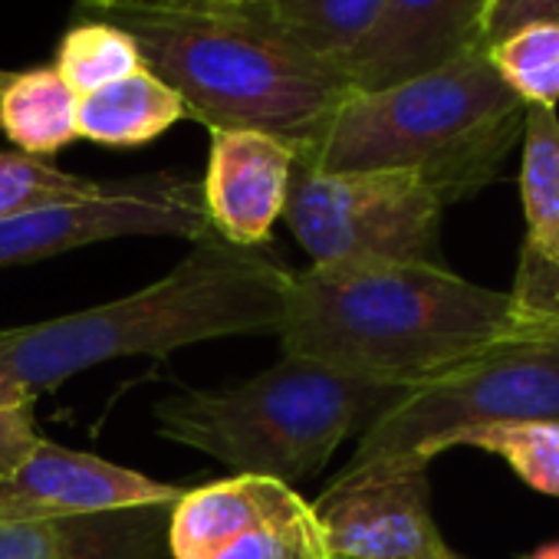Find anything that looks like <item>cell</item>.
Returning <instances> with one entry per match:
<instances>
[{"label":"cell","instance_id":"obj_1","mask_svg":"<svg viewBox=\"0 0 559 559\" xmlns=\"http://www.w3.org/2000/svg\"><path fill=\"white\" fill-rule=\"evenodd\" d=\"M552 320L448 266H310L290 280L276 336L284 356L415 389Z\"/></svg>","mask_w":559,"mask_h":559},{"label":"cell","instance_id":"obj_2","mask_svg":"<svg viewBox=\"0 0 559 559\" xmlns=\"http://www.w3.org/2000/svg\"><path fill=\"white\" fill-rule=\"evenodd\" d=\"M294 270L221 237L152 287L57 320L0 330V379L37 402L40 392L122 356H168L224 336L280 333Z\"/></svg>","mask_w":559,"mask_h":559},{"label":"cell","instance_id":"obj_3","mask_svg":"<svg viewBox=\"0 0 559 559\" xmlns=\"http://www.w3.org/2000/svg\"><path fill=\"white\" fill-rule=\"evenodd\" d=\"M132 34L145 67L207 129H257L304 148L356 93L349 76L276 31L257 8H178L132 0L76 8Z\"/></svg>","mask_w":559,"mask_h":559},{"label":"cell","instance_id":"obj_4","mask_svg":"<svg viewBox=\"0 0 559 559\" xmlns=\"http://www.w3.org/2000/svg\"><path fill=\"white\" fill-rule=\"evenodd\" d=\"M526 106L484 47L382 90L349 93L297 162L320 171H415L441 204L487 188L523 139Z\"/></svg>","mask_w":559,"mask_h":559},{"label":"cell","instance_id":"obj_5","mask_svg":"<svg viewBox=\"0 0 559 559\" xmlns=\"http://www.w3.org/2000/svg\"><path fill=\"white\" fill-rule=\"evenodd\" d=\"M408 389L284 356L253 379L181 392L155 405L158 435L188 444L234 474L307 480L333 451L362 435Z\"/></svg>","mask_w":559,"mask_h":559},{"label":"cell","instance_id":"obj_6","mask_svg":"<svg viewBox=\"0 0 559 559\" xmlns=\"http://www.w3.org/2000/svg\"><path fill=\"white\" fill-rule=\"evenodd\" d=\"M497 421H559V320L408 389L362 431L346 467L431 464L464 431Z\"/></svg>","mask_w":559,"mask_h":559},{"label":"cell","instance_id":"obj_7","mask_svg":"<svg viewBox=\"0 0 559 559\" xmlns=\"http://www.w3.org/2000/svg\"><path fill=\"white\" fill-rule=\"evenodd\" d=\"M444 204L415 171L294 168L284 221L313 266L441 263Z\"/></svg>","mask_w":559,"mask_h":559},{"label":"cell","instance_id":"obj_8","mask_svg":"<svg viewBox=\"0 0 559 559\" xmlns=\"http://www.w3.org/2000/svg\"><path fill=\"white\" fill-rule=\"evenodd\" d=\"M214 237L201 185L168 171L99 181L90 198L0 221V266H21L116 237Z\"/></svg>","mask_w":559,"mask_h":559},{"label":"cell","instance_id":"obj_9","mask_svg":"<svg viewBox=\"0 0 559 559\" xmlns=\"http://www.w3.org/2000/svg\"><path fill=\"white\" fill-rule=\"evenodd\" d=\"M313 510L336 559H435L444 543L428 507V464L343 467Z\"/></svg>","mask_w":559,"mask_h":559},{"label":"cell","instance_id":"obj_10","mask_svg":"<svg viewBox=\"0 0 559 559\" xmlns=\"http://www.w3.org/2000/svg\"><path fill=\"white\" fill-rule=\"evenodd\" d=\"M181 493L148 474L40 438L14 471L0 474V523L145 513L175 507Z\"/></svg>","mask_w":559,"mask_h":559},{"label":"cell","instance_id":"obj_11","mask_svg":"<svg viewBox=\"0 0 559 559\" xmlns=\"http://www.w3.org/2000/svg\"><path fill=\"white\" fill-rule=\"evenodd\" d=\"M207 168L201 201L214 237L234 247H260L284 217L297 148L257 129H207Z\"/></svg>","mask_w":559,"mask_h":559},{"label":"cell","instance_id":"obj_12","mask_svg":"<svg viewBox=\"0 0 559 559\" xmlns=\"http://www.w3.org/2000/svg\"><path fill=\"white\" fill-rule=\"evenodd\" d=\"M490 0H385V8L346 60L353 90H382L428 73L480 44Z\"/></svg>","mask_w":559,"mask_h":559},{"label":"cell","instance_id":"obj_13","mask_svg":"<svg viewBox=\"0 0 559 559\" xmlns=\"http://www.w3.org/2000/svg\"><path fill=\"white\" fill-rule=\"evenodd\" d=\"M520 194L526 243L513 297L543 317H559V119L556 109L526 106Z\"/></svg>","mask_w":559,"mask_h":559},{"label":"cell","instance_id":"obj_14","mask_svg":"<svg viewBox=\"0 0 559 559\" xmlns=\"http://www.w3.org/2000/svg\"><path fill=\"white\" fill-rule=\"evenodd\" d=\"M300 493L273 477L234 474L227 480L185 490L171 507L168 546L175 559H207L234 536L290 510Z\"/></svg>","mask_w":559,"mask_h":559},{"label":"cell","instance_id":"obj_15","mask_svg":"<svg viewBox=\"0 0 559 559\" xmlns=\"http://www.w3.org/2000/svg\"><path fill=\"white\" fill-rule=\"evenodd\" d=\"M181 119H191L185 99L168 83H162L148 67L96 93L80 96L76 106L80 139L109 148L148 145Z\"/></svg>","mask_w":559,"mask_h":559},{"label":"cell","instance_id":"obj_16","mask_svg":"<svg viewBox=\"0 0 559 559\" xmlns=\"http://www.w3.org/2000/svg\"><path fill=\"white\" fill-rule=\"evenodd\" d=\"M76 106L80 96L53 67L8 73L0 86V132L24 155H57L80 139Z\"/></svg>","mask_w":559,"mask_h":559},{"label":"cell","instance_id":"obj_17","mask_svg":"<svg viewBox=\"0 0 559 559\" xmlns=\"http://www.w3.org/2000/svg\"><path fill=\"white\" fill-rule=\"evenodd\" d=\"M253 8L304 50L343 70L372 34L385 0H263Z\"/></svg>","mask_w":559,"mask_h":559},{"label":"cell","instance_id":"obj_18","mask_svg":"<svg viewBox=\"0 0 559 559\" xmlns=\"http://www.w3.org/2000/svg\"><path fill=\"white\" fill-rule=\"evenodd\" d=\"M53 70L70 83L76 96H86L145 70V60L129 31L99 17H80L60 37Z\"/></svg>","mask_w":559,"mask_h":559},{"label":"cell","instance_id":"obj_19","mask_svg":"<svg viewBox=\"0 0 559 559\" xmlns=\"http://www.w3.org/2000/svg\"><path fill=\"white\" fill-rule=\"evenodd\" d=\"M109 520L0 523V559H139L122 533H109Z\"/></svg>","mask_w":559,"mask_h":559},{"label":"cell","instance_id":"obj_20","mask_svg":"<svg viewBox=\"0 0 559 559\" xmlns=\"http://www.w3.org/2000/svg\"><path fill=\"white\" fill-rule=\"evenodd\" d=\"M490 67L523 106H559V24H526L484 47Z\"/></svg>","mask_w":559,"mask_h":559},{"label":"cell","instance_id":"obj_21","mask_svg":"<svg viewBox=\"0 0 559 559\" xmlns=\"http://www.w3.org/2000/svg\"><path fill=\"white\" fill-rule=\"evenodd\" d=\"M461 444L503 457L526 487L546 497H559V421L480 425L454 441V448Z\"/></svg>","mask_w":559,"mask_h":559},{"label":"cell","instance_id":"obj_22","mask_svg":"<svg viewBox=\"0 0 559 559\" xmlns=\"http://www.w3.org/2000/svg\"><path fill=\"white\" fill-rule=\"evenodd\" d=\"M207 559H336V556L323 536L313 503L300 497L290 510L234 536Z\"/></svg>","mask_w":559,"mask_h":559},{"label":"cell","instance_id":"obj_23","mask_svg":"<svg viewBox=\"0 0 559 559\" xmlns=\"http://www.w3.org/2000/svg\"><path fill=\"white\" fill-rule=\"evenodd\" d=\"M96 188L99 181L60 171L44 158L24 152H0V221H14L50 204L90 198Z\"/></svg>","mask_w":559,"mask_h":559},{"label":"cell","instance_id":"obj_24","mask_svg":"<svg viewBox=\"0 0 559 559\" xmlns=\"http://www.w3.org/2000/svg\"><path fill=\"white\" fill-rule=\"evenodd\" d=\"M526 24H559V0H490L480 27V44L487 47Z\"/></svg>","mask_w":559,"mask_h":559},{"label":"cell","instance_id":"obj_25","mask_svg":"<svg viewBox=\"0 0 559 559\" xmlns=\"http://www.w3.org/2000/svg\"><path fill=\"white\" fill-rule=\"evenodd\" d=\"M155 4H178V8H253L263 0H155Z\"/></svg>","mask_w":559,"mask_h":559},{"label":"cell","instance_id":"obj_26","mask_svg":"<svg viewBox=\"0 0 559 559\" xmlns=\"http://www.w3.org/2000/svg\"><path fill=\"white\" fill-rule=\"evenodd\" d=\"M526 559H559V543H546V546L533 549Z\"/></svg>","mask_w":559,"mask_h":559},{"label":"cell","instance_id":"obj_27","mask_svg":"<svg viewBox=\"0 0 559 559\" xmlns=\"http://www.w3.org/2000/svg\"><path fill=\"white\" fill-rule=\"evenodd\" d=\"M83 8H112V4H132V0H80Z\"/></svg>","mask_w":559,"mask_h":559},{"label":"cell","instance_id":"obj_28","mask_svg":"<svg viewBox=\"0 0 559 559\" xmlns=\"http://www.w3.org/2000/svg\"><path fill=\"white\" fill-rule=\"evenodd\" d=\"M435 559H464V556H461V552H454L448 543H441V546H438V552H435Z\"/></svg>","mask_w":559,"mask_h":559},{"label":"cell","instance_id":"obj_29","mask_svg":"<svg viewBox=\"0 0 559 559\" xmlns=\"http://www.w3.org/2000/svg\"><path fill=\"white\" fill-rule=\"evenodd\" d=\"M4 80H8V70H0V86H4Z\"/></svg>","mask_w":559,"mask_h":559}]
</instances>
